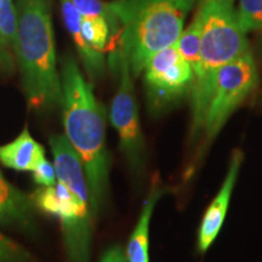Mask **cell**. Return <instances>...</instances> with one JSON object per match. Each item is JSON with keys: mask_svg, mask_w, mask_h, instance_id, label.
I'll list each match as a JSON object with an SVG mask.
<instances>
[{"mask_svg": "<svg viewBox=\"0 0 262 262\" xmlns=\"http://www.w3.org/2000/svg\"><path fill=\"white\" fill-rule=\"evenodd\" d=\"M44 158V147L33 139L27 127L12 142L0 146V163L17 171H33Z\"/></svg>", "mask_w": 262, "mask_h": 262, "instance_id": "30bf717a", "label": "cell"}, {"mask_svg": "<svg viewBox=\"0 0 262 262\" xmlns=\"http://www.w3.org/2000/svg\"><path fill=\"white\" fill-rule=\"evenodd\" d=\"M60 198V217L68 262H90L91 212L90 193L79 156L66 135L50 139Z\"/></svg>", "mask_w": 262, "mask_h": 262, "instance_id": "5b68a950", "label": "cell"}, {"mask_svg": "<svg viewBox=\"0 0 262 262\" xmlns=\"http://www.w3.org/2000/svg\"><path fill=\"white\" fill-rule=\"evenodd\" d=\"M239 24L245 33L262 32V0H239L237 11Z\"/></svg>", "mask_w": 262, "mask_h": 262, "instance_id": "ac0fdd59", "label": "cell"}, {"mask_svg": "<svg viewBox=\"0 0 262 262\" xmlns=\"http://www.w3.org/2000/svg\"><path fill=\"white\" fill-rule=\"evenodd\" d=\"M33 179L41 187H50L56 185V170L54 164H51L47 158H44L33 170Z\"/></svg>", "mask_w": 262, "mask_h": 262, "instance_id": "ffe728a7", "label": "cell"}, {"mask_svg": "<svg viewBox=\"0 0 262 262\" xmlns=\"http://www.w3.org/2000/svg\"><path fill=\"white\" fill-rule=\"evenodd\" d=\"M16 61L29 107L50 111L61 106L62 81L56 67L54 28L47 0H18L16 5Z\"/></svg>", "mask_w": 262, "mask_h": 262, "instance_id": "7a4b0ae2", "label": "cell"}, {"mask_svg": "<svg viewBox=\"0 0 262 262\" xmlns=\"http://www.w3.org/2000/svg\"><path fill=\"white\" fill-rule=\"evenodd\" d=\"M243 162V153L241 150H234L233 156L229 163L227 175L220 191L206 209L204 217H203L201 227L198 232V250L205 253L210 245L214 243L216 237L220 233L222 225H224L226 214H227L229 201H231L232 192H233L235 181H237L239 169Z\"/></svg>", "mask_w": 262, "mask_h": 262, "instance_id": "9c48e42d", "label": "cell"}, {"mask_svg": "<svg viewBox=\"0 0 262 262\" xmlns=\"http://www.w3.org/2000/svg\"><path fill=\"white\" fill-rule=\"evenodd\" d=\"M61 81L66 137L80 158L89 186L91 212L96 217L104 202L110 175L104 111L73 57L62 62Z\"/></svg>", "mask_w": 262, "mask_h": 262, "instance_id": "6da1fadb", "label": "cell"}, {"mask_svg": "<svg viewBox=\"0 0 262 262\" xmlns=\"http://www.w3.org/2000/svg\"><path fill=\"white\" fill-rule=\"evenodd\" d=\"M195 0H117L110 3L119 22V45L137 77L157 52L172 47Z\"/></svg>", "mask_w": 262, "mask_h": 262, "instance_id": "277c9868", "label": "cell"}, {"mask_svg": "<svg viewBox=\"0 0 262 262\" xmlns=\"http://www.w3.org/2000/svg\"><path fill=\"white\" fill-rule=\"evenodd\" d=\"M110 66L118 75V90L110 111L111 123L119 135L120 149L127 163L133 169L140 170L145 162V140L129 62L119 48H112Z\"/></svg>", "mask_w": 262, "mask_h": 262, "instance_id": "8992f818", "label": "cell"}, {"mask_svg": "<svg viewBox=\"0 0 262 262\" xmlns=\"http://www.w3.org/2000/svg\"><path fill=\"white\" fill-rule=\"evenodd\" d=\"M100 262H127V260L123 248L119 245H114L104 251L102 257L100 258Z\"/></svg>", "mask_w": 262, "mask_h": 262, "instance_id": "44dd1931", "label": "cell"}, {"mask_svg": "<svg viewBox=\"0 0 262 262\" xmlns=\"http://www.w3.org/2000/svg\"><path fill=\"white\" fill-rule=\"evenodd\" d=\"M162 195L158 179H153L148 198L145 202L136 227L134 228L126 248L127 262H149V225L157 202Z\"/></svg>", "mask_w": 262, "mask_h": 262, "instance_id": "8fae6325", "label": "cell"}, {"mask_svg": "<svg viewBox=\"0 0 262 262\" xmlns=\"http://www.w3.org/2000/svg\"><path fill=\"white\" fill-rule=\"evenodd\" d=\"M31 255L26 249L0 233V262H31Z\"/></svg>", "mask_w": 262, "mask_h": 262, "instance_id": "d6986e66", "label": "cell"}, {"mask_svg": "<svg viewBox=\"0 0 262 262\" xmlns=\"http://www.w3.org/2000/svg\"><path fill=\"white\" fill-rule=\"evenodd\" d=\"M257 80V68L251 52L224 66L217 72L203 125L208 139H214L231 114L255 90Z\"/></svg>", "mask_w": 262, "mask_h": 262, "instance_id": "52a82bcc", "label": "cell"}, {"mask_svg": "<svg viewBox=\"0 0 262 262\" xmlns=\"http://www.w3.org/2000/svg\"><path fill=\"white\" fill-rule=\"evenodd\" d=\"M0 217H2V208H0Z\"/></svg>", "mask_w": 262, "mask_h": 262, "instance_id": "7402d4cb", "label": "cell"}, {"mask_svg": "<svg viewBox=\"0 0 262 262\" xmlns=\"http://www.w3.org/2000/svg\"><path fill=\"white\" fill-rule=\"evenodd\" d=\"M143 71L147 95L153 108L168 106L191 90L194 73L175 45L157 52Z\"/></svg>", "mask_w": 262, "mask_h": 262, "instance_id": "ba28073f", "label": "cell"}, {"mask_svg": "<svg viewBox=\"0 0 262 262\" xmlns=\"http://www.w3.org/2000/svg\"><path fill=\"white\" fill-rule=\"evenodd\" d=\"M81 34L95 50L103 52L108 48L111 29L103 17H81Z\"/></svg>", "mask_w": 262, "mask_h": 262, "instance_id": "e0dca14e", "label": "cell"}, {"mask_svg": "<svg viewBox=\"0 0 262 262\" xmlns=\"http://www.w3.org/2000/svg\"><path fill=\"white\" fill-rule=\"evenodd\" d=\"M61 9L63 21L68 32H70L72 39H73L79 57L83 61L85 70L89 73L90 77L98 78L104 72V57L103 52L95 50L85 40L80 29L81 16L71 0H61Z\"/></svg>", "mask_w": 262, "mask_h": 262, "instance_id": "7c38bea8", "label": "cell"}, {"mask_svg": "<svg viewBox=\"0 0 262 262\" xmlns=\"http://www.w3.org/2000/svg\"><path fill=\"white\" fill-rule=\"evenodd\" d=\"M201 17L195 12L193 21L185 31H182L179 40L175 44L176 49H178L183 60L188 62L189 66L192 67L193 73H194L196 67H198L199 57H201Z\"/></svg>", "mask_w": 262, "mask_h": 262, "instance_id": "9a60e30c", "label": "cell"}, {"mask_svg": "<svg viewBox=\"0 0 262 262\" xmlns=\"http://www.w3.org/2000/svg\"><path fill=\"white\" fill-rule=\"evenodd\" d=\"M0 208L2 217L22 227H31L33 222V199L6 181L0 170Z\"/></svg>", "mask_w": 262, "mask_h": 262, "instance_id": "4fadbf2b", "label": "cell"}, {"mask_svg": "<svg viewBox=\"0 0 262 262\" xmlns=\"http://www.w3.org/2000/svg\"><path fill=\"white\" fill-rule=\"evenodd\" d=\"M17 16L12 0H0V72L10 74L15 70Z\"/></svg>", "mask_w": 262, "mask_h": 262, "instance_id": "5bb4252c", "label": "cell"}, {"mask_svg": "<svg viewBox=\"0 0 262 262\" xmlns=\"http://www.w3.org/2000/svg\"><path fill=\"white\" fill-rule=\"evenodd\" d=\"M71 3L81 17H103L110 25L111 35L113 38L119 35V22L110 3H103L102 0H71Z\"/></svg>", "mask_w": 262, "mask_h": 262, "instance_id": "2e32d148", "label": "cell"}, {"mask_svg": "<svg viewBox=\"0 0 262 262\" xmlns=\"http://www.w3.org/2000/svg\"><path fill=\"white\" fill-rule=\"evenodd\" d=\"M201 57L193 75L192 131L203 130L217 72L249 54L247 33L239 24L234 0H199Z\"/></svg>", "mask_w": 262, "mask_h": 262, "instance_id": "3957f363", "label": "cell"}]
</instances>
